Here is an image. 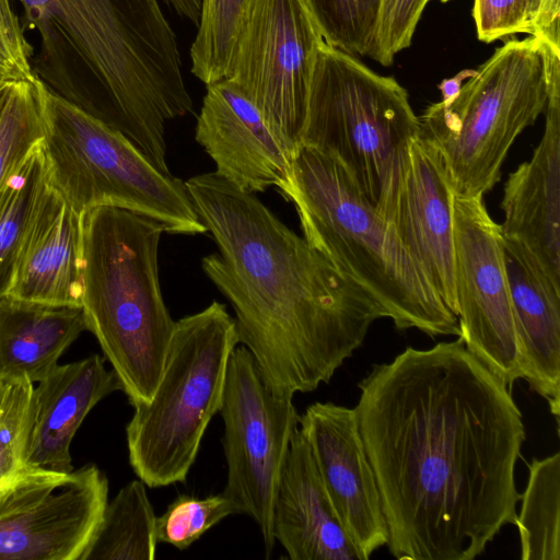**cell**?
<instances>
[{
    "label": "cell",
    "instance_id": "6da1fadb",
    "mask_svg": "<svg viewBox=\"0 0 560 560\" xmlns=\"http://www.w3.org/2000/svg\"><path fill=\"white\" fill-rule=\"evenodd\" d=\"M358 387L359 431L396 559L472 560L515 525L523 416L460 338L408 347Z\"/></svg>",
    "mask_w": 560,
    "mask_h": 560
},
{
    "label": "cell",
    "instance_id": "7a4b0ae2",
    "mask_svg": "<svg viewBox=\"0 0 560 560\" xmlns=\"http://www.w3.org/2000/svg\"><path fill=\"white\" fill-rule=\"evenodd\" d=\"M185 185L218 246L201 268L231 303L238 343L264 380L291 395L329 383L385 312L255 194L215 172Z\"/></svg>",
    "mask_w": 560,
    "mask_h": 560
},
{
    "label": "cell",
    "instance_id": "3957f363",
    "mask_svg": "<svg viewBox=\"0 0 560 560\" xmlns=\"http://www.w3.org/2000/svg\"><path fill=\"white\" fill-rule=\"evenodd\" d=\"M37 35L36 78L128 138L161 172L167 121L192 110L158 0H19Z\"/></svg>",
    "mask_w": 560,
    "mask_h": 560
},
{
    "label": "cell",
    "instance_id": "277c9868",
    "mask_svg": "<svg viewBox=\"0 0 560 560\" xmlns=\"http://www.w3.org/2000/svg\"><path fill=\"white\" fill-rule=\"evenodd\" d=\"M280 192L293 202L306 242L370 294L398 330L459 336L457 316L338 161L300 144Z\"/></svg>",
    "mask_w": 560,
    "mask_h": 560
},
{
    "label": "cell",
    "instance_id": "5b68a950",
    "mask_svg": "<svg viewBox=\"0 0 560 560\" xmlns=\"http://www.w3.org/2000/svg\"><path fill=\"white\" fill-rule=\"evenodd\" d=\"M82 298L96 338L132 407L152 397L175 320L164 303L158 254L165 228L130 210L81 212Z\"/></svg>",
    "mask_w": 560,
    "mask_h": 560
},
{
    "label": "cell",
    "instance_id": "8992f818",
    "mask_svg": "<svg viewBox=\"0 0 560 560\" xmlns=\"http://www.w3.org/2000/svg\"><path fill=\"white\" fill-rule=\"evenodd\" d=\"M419 137L420 120L405 88L320 44L300 144L338 161L385 219Z\"/></svg>",
    "mask_w": 560,
    "mask_h": 560
},
{
    "label": "cell",
    "instance_id": "52a82bcc",
    "mask_svg": "<svg viewBox=\"0 0 560 560\" xmlns=\"http://www.w3.org/2000/svg\"><path fill=\"white\" fill-rule=\"evenodd\" d=\"M237 345L235 319L218 301L175 320L152 397L133 407L126 427L130 466L147 487L185 482L220 410Z\"/></svg>",
    "mask_w": 560,
    "mask_h": 560
},
{
    "label": "cell",
    "instance_id": "ba28073f",
    "mask_svg": "<svg viewBox=\"0 0 560 560\" xmlns=\"http://www.w3.org/2000/svg\"><path fill=\"white\" fill-rule=\"evenodd\" d=\"M548 92L540 42L529 36L497 48L454 98L424 110L420 137L439 150L453 192L493 189L516 138L545 113Z\"/></svg>",
    "mask_w": 560,
    "mask_h": 560
},
{
    "label": "cell",
    "instance_id": "9c48e42d",
    "mask_svg": "<svg viewBox=\"0 0 560 560\" xmlns=\"http://www.w3.org/2000/svg\"><path fill=\"white\" fill-rule=\"evenodd\" d=\"M42 147L48 183L81 214L109 206L150 217L166 233L207 232L184 182L128 138L46 88Z\"/></svg>",
    "mask_w": 560,
    "mask_h": 560
},
{
    "label": "cell",
    "instance_id": "30bf717a",
    "mask_svg": "<svg viewBox=\"0 0 560 560\" xmlns=\"http://www.w3.org/2000/svg\"><path fill=\"white\" fill-rule=\"evenodd\" d=\"M219 413L228 477L222 493L257 524L266 557L275 547L272 509L299 417L293 395L276 390L261 376L247 348L233 350Z\"/></svg>",
    "mask_w": 560,
    "mask_h": 560
},
{
    "label": "cell",
    "instance_id": "8fae6325",
    "mask_svg": "<svg viewBox=\"0 0 560 560\" xmlns=\"http://www.w3.org/2000/svg\"><path fill=\"white\" fill-rule=\"evenodd\" d=\"M323 42L306 0H254L225 79L256 106L291 154L300 145Z\"/></svg>",
    "mask_w": 560,
    "mask_h": 560
},
{
    "label": "cell",
    "instance_id": "7c38bea8",
    "mask_svg": "<svg viewBox=\"0 0 560 560\" xmlns=\"http://www.w3.org/2000/svg\"><path fill=\"white\" fill-rule=\"evenodd\" d=\"M107 502L108 480L95 465H24L0 487V560H83Z\"/></svg>",
    "mask_w": 560,
    "mask_h": 560
},
{
    "label": "cell",
    "instance_id": "4fadbf2b",
    "mask_svg": "<svg viewBox=\"0 0 560 560\" xmlns=\"http://www.w3.org/2000/svg\"><path fill=\"white\" fill-rule=\"evenodd\" d=\"M451 206L458 338L512 388L523 373L501 226L483 197L452 191Z\"/></svg>",
    "mask_w": 560,
    "mask_h": 560
},
{
    "label": "cell",
    "instance_id": "5bb4252c",
    "mask_svg": "<svg viewBox=\"0 0 560 560\" xmlns=\"http://www.w3.org/2000/svg\"><path fill=\"white\" fill-rule=\"evenodd\" d=\"M332 508L361 560L387 545L378 487L354 408L314 402L299 417Z\"/></svg>",
    "mask_w": 560,
    "mask_h": 560
},
{
    "label": "cell",
    "instance_id": "9a60e30c",
    "mask_svg": "<svg viewBox=\"0 0 560 560\" xmlns=\"http://www.w3.org/2000/svg\"><path fill=\"white\" fill-rule=\"evenodd\" d=\"M548 74L542 137L532 158L510 173L500 203L504 237L524 245L560 284V51L541 45Z\"/></svg>",
    "mask_w": 560,
    "mask_h": 560
},
{
    "label": "cell",
    "instance_id": "2e32d148",
    "mask_svg": "<svg viewBox=\"0 0 560 560\" xmlns=\"http://www.w3.org/2000/svg\"><path fill=\"white\" fill-rule=\"evenodd\" d=\"M451 196L439 150L421 137L415 139L386 220L457 316Z\"/></svg>",
    "mask_w": 560,
    "mask_h": 560
},
{
    "label": "cell",
    "instance_id": "e0dca14e",
    "mask_svg": "<svg viewBox=\"0 0 560 560\" xmlns=\"http://www.w3.org/2000/svg\"><path fill=\"white\" fill-rule=\"evenodd\" d=\"M195 138L214 162L215 173L245 192L271 186L280 191L288 184L292 154L229 80L207 85Z\"/></svg>",
    "mask_w": 560,
    "mask_h": 560
},
{
    "label": "cell",
    "instance_id": "ac0fdd59",
    "mask_svg": "<svg viewBox=\"0 0 560 560\" xmlns=\"http://www.w3.org/2000/svg\"><path fill=\"white\" fill-rule=\"evenodd\" d=\"M272 534L292 560H361L332 508L300 427L279 478Z\"/></svg>",
    "mask_w": 560,
    "mask_h": 560
},
{
    "label": "cell",
    "instance_id": "d6986e66",
    "mask_svg": "<svg viewBox=\"0 0 560 560\" xmlns=\"http://www.w3.org/2000/svg\"><path fill=\"white\" fill-rule=\"evenodd\" d=\"M117 390H121L120 383L100 354L58 364L33 388L24 465L72 471L70 445L78 429L102 399Z\"/></svg>",
    "mask_w": 560,
    "mask_h": 560
},
{
    "label": "cell",
    "instance_id": "ffe728a7",
    "mask_svg": "<svg viewBox=\"0 0 560 560\" xmlns=\"http://www.w3.org/2000/svg\"><path fill=\"white\" fill-rule=\"evenodd\" d=\"M505 269L516 319L522 373L544 397L559 428L560 284L521 243L502 235Z\"/></svg>",
    "mask_w": 560,
    "mask_h": 560
},
{
    "label": "cell",
    "instance_id": "44dd1931",
    "mask_svg": "<svg viewBox=\"0 0 560 560\" xmlns=\"http://www.w3.org/2000/svg\"><path fill=\"white\" fill-rule=\"evenodd\" d=\"M81 214L49 183L25 234L9 296L81 306Z\"/></svg>",
    "mask_w": 560,
    "mask_h": 560
},
{
    "label": "cell",
    "instance_id": "7402d4cb",
    "mask_svg": "<svg viewBox=\"0 0 560 560\" xmlns=\"http://www.w3.org/2000/svg\"><path fill=\"white\" fill-rule=\"evenodd\" d=\"M84 330L81 306L1 298L0 381H42Z\"/></svg>",
    "mask_w": 560,
    "mask_h": 560
},
{
    "label": "cell",
    "instance_id": "603a6c76",
    "mask_svg": "<svg viewBox=\"0 0 560 560\" xmlns=\"http://www.w3.org/2000/svg\"><path fill=\"white\" fill-rule=\"evenodd\" d=\"M144 482L132 480L107 502L83 560H153L156 516Z\"/></svg>",
    "mask_w": 560,
    "mask_h": 560
},
{
    "label": "cell",
    "instance_id": "cb8c5ba5",
    "mask_svg": "<svg viewBox=\"0 0 560 560\" xmlns=\"http://www.w3.org/2000/svg\"><path fill=\"white\" fill-rule=\"evenodd\" d=\"M516 515L522 560H560V454L533 458Z\"/></svg>",
    "mask_w": 560,
    "mask_h": 560
},
{
    "label": "cell",
    "instance_id": "d4e9b609",
    "mask_svg": "<svg viewBox=\"0 0 560 560\" xmlns=\"http://www.w3.org/2000/svg\"><path fill=\"white\" fill-rule=\"evenodd\" d=\"M47 184L40 141L0 188V299L10 291L25 234Z\"/></svg>",
    "mask_w": 560,
    "mask_h": 560
},
{
    "label": "cell",
    "instance_id": "484cf974",
    "mask_svg": "<svg viewBox=\"0 0 560 560\" xmlns=\"http://www.w3.org/2000/svg\"><path fill=\"white\" fill-rule=\"evenodd\" d=\"M254 0H201L191 72L207 85L225 80Z\"/></svg>",
    "mask_w": 560,
    "mask_h": 560
},
{
    "label": "cell",
    "instance_id": "4316f807",
    "mask_svg": "<svg viewBox=\"0 0 560 560\" xmlns=\"http://www.w3.org/2000/svg\"><path fill=\"white\" fill-rule=\"evenodd\" d=\"M46 86L33 81L9 83L0 104V188L43 139Z\"/></svg>",
    "mask_w": 560,
    "mask_h": 560
},
{
    "label": "cell",
    "instance_id": "83f0119b",
    "mask_svg": "<svg viewBox=\"0 0 560 560\" xmlns=\"http://www.w3.org/2000/svg\"><path fill=\"white\" fill-rule=\"evenodd\" d=\"M383 0H306L324 40L351 56H369Z\"/></svg>",
    "mask_w": 560,
    "mask_h": 560
},
{
    "label": "cell",
    "instance_id": "f1b7e54d",
    "mask_svg": "<svg viewBox=\"0 0 560 560\" xmlns=\"http://www.w3.org/2000/svg\"><path fill=\"white\" fill-rule=\"evenodd\" d=\"M235 514H240L237 508L222 492L206 498L180 494L156 516V538L159 542L184 550L211 527Z\"/></svg>",
    "mask_w": 560,
    "mask_h": 560
},
{
    "label": "cell",
    "instance_id": "f546056e",
    "mask_svg": "<svg viewBox=\"0 0 560 560\" xmlns=\"http://www.w3.org/2000/svg\"><path fill=\"white\" fill-rule=\"evenodd\" d=\"M33 388L26 380L0 381V487L24 466Z\"/></svg>",
    "mask_w": 560,
    "mask_h": 560
},
{
    "label": "cell",
    "instance_id": "4dcf8cb0",
    "mask_svg": "<svg viewBox=\"0 0 560 560\" xmlns=\"http://www.w3.org/2000/svg\"><path fill=\"white\" fill-rule=\"evenodd\" d=\"M429 0H383L376 35L369 54L383 66L410 46L416 26Z\"/></svg>",
    "mask_w": 560,
    "mask_h": 560
},
{
    "label": "cell",
    "instance_id": "1f68e13d",
    "mask_svg": "<svg viewBox=\"0 0 560 560\" xmlns=\"http://www.w3.org/2000/svg\"><path fill=\"white\" fill-rule=\"evenodd\" d=\"M34 47L25 36L11 0H0V82L33 81Z\"/></svg>",
    "mask_w": 560,
    "mask_h": 560
},
{
    "label": "cell",
    "instance_id": "d6a6232c",
    "mask_svg": "<svg viewBox=\"0 0 560 560\" xmlns=\"http://www.w3.org/2000/svg\"><path fill=\"white\" fill-rule=\"evenodd\" d=\"M472 15L478 38L485 43L530 34L526 0H475Z\"/></svg>",
    "mask_w": 560,
    "mask_h": 560
},
{
    "label": "cell",
    "instance_id": "836d02e7",
    "mask_svg": "<svg viewBox=\"0 0 560 560\" xmlns=\"http://www.w3.org/2000/svg\"><path fill=\"white\" fill-rule=\"evenodd\" d=\"M530 36L560 50V0H526Z\"/></svg>",
    "mask_w": 560,
    "mask_h": 560
},
{
    "label": "cell",
    "instance_id": "e575fe53",
    "mask_svg": "<svg viewBox=\"0 0 560 560\" xmlns=\"http://www.w3.org/2000/svg\"><path fill=\"white\" fill-rule=\"evenodd\" d=\"M476 73V70L465 69L460 71L458 74L451 79H445L441 82L439 85V89L442 93V100L443 102H448L452 98L456 96V94L459 92L463 81L465 79H469Z\"/></svg>",
    "mask_w": 560,
    "mask_h": 560
},
{
    "label": "cell",
    "instance_id": "d590c367",
    "mask_svg": "<svg viewBox=\"0 0 560 560\" xmlns=\"http://www.w3.org/2000/svg\"><path fill=\"white\" fill-rule=\"evenodd\" d=\"M168 5L182 16L187 18L194 24H198L200 10H201V0H164Z\"/></svg>",
    "mask_w": 560,
    "mask_h": 560
},
{
    "label": "cell",
    "instance_id": "8d00e7d4",
    "mask_svg": "<svg viewBox=\"0 0 560 560\" xmlns=\"http://www.w3.org/2000/svg\"><path fill=\"white\" fill-rule=\"evenodd\" d=\"M8 84H9V83H8ZM8 84H5V85L0 90V104H1V97H2V94H3V92H4V90H5V88H7V85H8Z\"/></svg>",
    "mask_w": 560,
    "mask_h": 560
},
{
    "label": "cell",
    "instance_id": "74e56055",
    "mask_svg": "<svg viewBox=\"0 0 560 560\" xmlns=\"http://www.w3.org/2000/svg\"><path fill=\"white\" fill-rule=\"evenodd\" d=\"M8 83L0 82V90Z\"/></svg>",
    "mask_w": 560,
    "mask_h": 560
}]
</instances>
